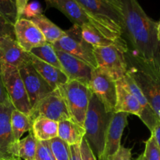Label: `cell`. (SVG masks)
<instances>
[{
    "instance_id": "cell-1",
    "label": "cell",
    "mask_w": 160,
    "mask_h": 160,
    "mask_svg": "<svg viewBox=\"0 0 160 160\" xmlns=\"http://www.w3.org/2000/svg\"><path fill=\"white\" fill-rule=\"evenodd\" d=\"M123 12L122 38L128 49L160 70L158 22L150 18L138 0H120Z\"/></svg>"
},
{
    "instance_id": "cell-2",
    "label": "cell",
    "mask_w": 160,
    "mask_h": 160,
    "mask_svg": "<svg viewBox=\"0 0 160 160\" xmlns=\"http://www.w3.org/2000/svg\"><path fill=\"white\" fill-rule=\"evenodd\" d=\"M127 73L134 80L156 114L160 112V70L129 49L124 52Z\"/></svg>"
},
{
    "instance_id": "cell-3",
    "label": "cell",
    "mask_w": 160,
    "mask_h": 160,
    "mask_svg": "<svg viewBox=\"0 0 160 160\" xmlns=\"http://www.w3.org/2000/svg\"><path fill=\"white\" fill-rule=\"evenodd\" d=\"M113 112H108L102 103L92 93L84 119V139L98 160L104 152L106 132Z\"/></svg>"
},
{
    "instance_id": "cell-4",
    "label": "cell",
    "mask_w": 160,
    "mask_h": 160,
    "mask_svg": "<svg viewBox=\"0 0 160 160\" xmlns=\"http://www.w3.org/2000/svg\"><path fill=\"white\" fill-rule=\"evenodd\" d=\"M86 13L117 38H122L123 12L120 0H76Z\"/></svg>"
},
{
    "instance_id": "cell-5",
    "label": "cell",
    "mask_w": 160,
    "mask_h": 160,
    "mask_svg": "<svg viewBox=\"0 0 160 160\" xmlns=\"http://www.w3.org/2000/svg\"><path fill=\"white\" fill-rule=\"evenodd\" d=\"M128 49L126 42L106 47L93 48L98 68L114 81L121 80L127 74L124 52Z\"/></svg>"
},
{
    "instance_id": "cell-6",
    "label": "cell",
    "mask_w": 160,
    "mask_h": 160,
    "mask_svg": "<svg viewBox=\"0 0 160 160\" xmlns=\"http://www.w3.org/2000/svg\"><path fill=\"white\" fill-rule=\"evenodd\" d=\"M58 88L65 99L71 120L83 127L92 95L91 88L78 81L70 80Z\"/></svg>"
},
{
    "instance_id": "cell-7",
    "label": "cell",
    "mask_w": 160,
    "mask_h": 160,
    "mask_svg": "<svg viewBox=\"0 0 160 160\" xmlns=\"http://www.w3.org/2000/svg\"><path fill=\"white\" fill-rule=\"evenodd\" d=\"M0 73L6 93L14 109L30 117L31 104L18 68L0 62Z\"/></svg>"
},
{
    "instance_id": "cell-8",
    "label": "cell",
    "mask_w": 160,
    "mask_h": 160,
    "mask_svg": "<svg viewBox=\"0 0 160 160\" xmlns=\"http://www.w3.org/2000/svg\"><path fill=\"white\" fill-rule=\"evenodd\" d=\"M52 45L56 50L74 56L92 68H98L93 52V47L82 38L81 28L78 25L73 24L71 28L66 31V34L63 37Z\"/></svg>"
},
{
    "instance_id": "cell-9",
    "label": "cell",
    "mask_w": 160,
    "mask_h": 160,
    "mask_svg": "<svg viewBox=\"0 0 160 160\" xmlns=\"http://www.w3.org/2000/svg\"><path fill=\"white\" fill-rule=\"evenodd\" d=\"M46 9L55 8L63 13L73 24L78 25L80 28L83 26L93 27L98 30L106 37L113 40H118L121 38H117L115 35L103 28L101 25L92 18H91L85 11L83 9L76 0H45Z\"/></svg>"
},
{
    "instance_id": "cell-10",
    "label": "cell",
    "mask_w": 160,
    "mask_h": 160,
    "mask_svg": "<svg viewBox=\"0 0 160 160\" xmlns=\"http://www.w3.org/2000/svg\"><path fill=\"white\" fill-rule=\"evenodd\" d=\"M38 117H45L58 123L71 120L67 103L59 88L53 90L31 109L29 117L31 120L33 121Z\"/></svg>"
},
{
    "instance_id": "cell-11",
    "label": "cell",
    "mask_w": 160,
    "mask_h": 160,
    "mask_svg": "<svg viewBox=\"0 0 160 160\" xmlns=\"http://www.w3.org/2000/svg\"><path fill=\"white\" fill-rule=\"evenodd\" d=\"M18 70L24 84L32 109L39 102L49 95L53 89L34 70L30 61L20 66Z\"/></svg>"
},
{
    "instance_id": "cell-12",
    "label": "cell",
    "mask_w": 160,
    "mask_h": 160,
    "mask_svg": "<svg viewBox=\"0 0 160 160\" xmlns=\"http://www.w3.org/2000/svg\"><path fill=\"white\" fill-rule=\"evenodd\" d=\"M90 88L109 112L115 111L117 98V81L98 68L93 69Z\"/></svg>"
},
{
    "instance_id": "cell-13",
    "label": "cell",
    "mask_w": 160,
    "mask_h": 160,
    "mask_svg": "<svg viewBox=\"0 0 160 160\" xmlns=\"http://www.w3.org/2000/svg\"><path fill=\"white\" fill-rule=\"evenodd\" d=\"M11 103H0V159L8 160L18 156V143L14 139L11 128Z\"/></svg>"
},
{
    "instance_id": "cell-14",
    "label": "cell",
    "mask_w": 160,
    "mask_h": 160,
    "mask_svg": "<svg viewBox=\"0 0 160 160\" xmlns=\"http://www.w3.org/2000/svg\"><path fill=\"white\" fill-rule=\"evenodd\" d=\"M14 33L18 45L26 52L48 43L38 28L31 20L23 17L14 23Z\"/></svg>"
},
{
    "instance_id": "cell-15",
    "label": "cell",
    "mask_w": 160,
    "mask_h": 160,
    "mask_svg": "<svg viewBox=\"0 0 160 160\" xmlns=\"http://www.w3.org/2000/svg\"><path fill=\"white\" fill-rule=\"evenodd\" d=\"M128 115L126 112H113L106 132L104 152L99 160H111L120 149L122 136L128 123Z\"/></svg>"
},
{
    "instance_id": "cell-16",
    "label": "cell",
    "mask_w": 160,
    "mask_h": 160,
    "mask_svg": "<svg viewBox=\"0 0 160 160\" xmlns=\"http://www.w3.org/2000/svg\"><path fill=\"white\" fill-rule=\"evenodd\" d=\"M62 70L70 81H76L90 88L91 78L94 68L78 58L64 52L56 50Z\"/></svg>"
},
{
    "instance_id": "cell-17",
    "label": "cell",
    "mask_w": 160,
    "mask_h": 160,
    "mask_svg": "<svg viewBox=\"0 0 160 160\" xmlns=\"http://www.w3.org/2000/svg\"><path fill=\"white\" fill-rule=\"evenodd\" d=\"M117 81L120 82V84H121L128 92H129L130 93L132 94V95L137 98L138 101L139 102V103H140L141 106H142V109H143V113H142L140 119L142 120V121L143 122L144 124L148 128L150 132H152L154 128H156V126L157 125V123H159L160 120L159 117H158L157 114L155 112V111L153 110L152 108L151 107V106H150L149 103H148V100L146 99L145 95H143V93H142V92L141 91V89L139 88V87L137 85V84L134 82V80H133L128 73H127L121 80H119V81Z\"/></svg>"
},
{
    "instance_id": "cell-18",
    "label": "cell",
    "mask_w": 160,
    "mask_h": 160,
    "mask_svg": "<svg viewBox=\"0 0 160 160\" xmlns=\"http://www.w3.org/2000/svg\"><path fill=\"white\" fill-rule=\"evenodd\" d=\"M29 61V52L23 51L15 37L6 36L0 38V62L19 68Z\"/></svg>"
},
{
    "instance_id": "cell-19",
    "label": "cell",
    "mask_w": 160,
    "mask_h": 160,
    "mask_svg": "<svg viewBox=\"0 0 160 160\" xmlns=\"http://www.w3.org/2000/svg\"><path fill=\"white\" fill-rule=\"evenodd\" d=\"M29 61L34 70L49 84L53 90L61 87L69 81L67 76L62 70L43 62L30 52Z\"/></svg>"
},
{
    "instance_id": "cell-20",
    "label": "cell",
    "mask_w": 160,
    "mask_h": 160,
    "mask_svg": "<svg viewBox=\"0 0 160 160\" xmlns=\"http://www.w3.org/2000/svg\"><path fill=\"white\" fill-rule=\"evenodd\" d=\"M114 112H126L137 116L139 118L143 113V109L137 98L118 81H117V98Z\"/></svg>"
},
{
    "instance_id": "cell-21",
    "label": "cell",
    "mask_w": 160,
    "mask_h": 160,
    "mask_svg": "<svg viewBox=\"0 0 160 160\" xmlns=\"http://www.w3.org/2000/svg\"><path fill=\"white\" fill-rule=\"evenodd\" d=\"M84 135L85 131L84 128L73 120H67L58 123V138L69 145H81Z\"/></svg>"
},
{
    "instance_id": "cell-22",
    "label": "cell",
    "mask_w": 160,
    "mask_h": 160,
    "mask_svg": "<svg viewBox=\"0 0 160 160\" xmlns=\"http://www.w3.org/2000/svg\"><path fill=\"white\" fill-rule=\"evenodd\" d=\"M31 131L38 141H49L58 137V122L38 117L32 121Z\"/></svg>"
},
{
    "instance_id": "cell-23",
    "label": "cell",
    "mask_w": 160,
    "mask_h": 160,
    "mask_svg": "<svg viewBox=\"0 0 160 160\" xmlns=\"http://www.w3.org/2000/svg\"><path fill=\"white\" fill-rule=\"evenodd\" d=\"M31 20L38 28L48 43H55L66 34V31L59 28L44 14H40Z\"/></svg>"
},
{
    "instance_id": "cell-24",
    "label": "cell",
    "mask_w": 160,
    "mask_h": 160,
    "mask_svg": "<svg viewBox=\"0 0 160 160\" xmlns=\"http://www.w3.org/2000/svg\"><path fill=\"white\" fill-rule=\"evenodd\" d=\"M81 34L82 38L87 43L92 45L93 48L97 47H106L109 45H117V44L125 42L123 38L118 40L109 38L103 35L101 32L95 29L93 27L83 26L81 28Z\"/></svg>"
},
{
    "instance_id": "cell-25",
    "label": "cell",
    "mask_w": 160,
    "mask_h": 160,
    "mask_svg": "<svg viewBox=\"0 0 160 160\" xmlns=\"http://www.w3.org/2000/svg\"><path fill=\"white\" fill-rule=\"evenodd\" d=\"M10 123L12 135L17 142H19L24 133L31 131L32 129V120L31 118L15 109H12L11 112Z\"/></svg>"
},
{
    "instance_id": "cell-26",
    "label": "cell",
    "mask_w": 160,
    "mask_h": 160,
    "mask_svg": "<svg viewBox=\"0 0 160 160\" xmlns=\"http://www.w3.org/2000/svg\"><path fill=\"white\" fill-rule=\"evenodd\" d=\"M30 53L34 55L38 59H41L46 63L50 64L56 68L62 70V66L59 60L57 54H56V49L50 43H46L42 46L36 47L33 48Z\"/></svg>"
},
{
    "instance_id": "cell-27",
    "label": "cell",
    "mask_w": 160,
    "mask_h": 160,
    "mask_svg": "<svg viewBox=\"0 0 160 160\" xmlns=\"http://www.w3.org/2000/svg\"><path fill=\"white\" fill-rule=\"evenodd\" d=\"M38 140L33 134L32 131L23 139L19 141L18 156L22 160L35 159Z\"/></svg>"
},
{
    "instance_id": "cell-28",
    "label": "cell",
    "mask_w": 160,
    "mask_h": 160,
    "mask_svg": "<svg viewBox=\"0 0 160 160\" xmlns=\"http://www.w3.org/2000/svg\"><path fill=\"white\" fill-rule=\"evenodd\" d=\"M48 143L56 160H70V148L67 142L56 137L48 141Z\"/></svg>"
},
{
    "instance_id": "cell-29",
    "label": "cell",
    "mask_w": 160,
    "mask_h": 160,
    "mask_svg": "<svg viewBox=\"0 0 160 160\" xmlns=\"http://www.w3.org/2000/svg\"><path fill=\"white\" fill-rule=\"evenodd\" d=\"M0 13L14 24L18 20L16 0H0Z\"/></svg>"
},
{
    "instance_id": "cell-30",
    "label": "cell",
    "mask_w": 160,
    "mask_h": 160,
    "mask_svg": "<svg viewBox=\"0 0 160 160\" xmlns=\"http://www.w3.org/2000/svg\"><path fill=\"white\" fill-rule=\"evenodd\" d=\"M144 156L147 160H160V149L154 134L151 133L149 138L145 142Z\"/></svg>"
},
{
    "instance_id": "cell-31",
    "label": "cell",
    "mask_w": 160,
    "mask_h": 160,
    "mask_svg": "<svg viewBox=\"0 0 160 160\" xmlns=\"http://www.w3.org/2000/svg\"><path fill=\"white\" fill-rule=\"evenodd\" d=\"M34 160H56L48 141H38Z\"/></svg>"
},
{
    "instance_id": "cell-32",
    "label": "cell",
    "mask_w": 160,
    "mask_h": 160,
    "mask_svg": "<svg viewBox=\"0 0 160 160\" xmlns=\"http://www.w3.org/2000/svg\"><path fill=\"white\" fill-rule=\"evenodd\" d=\"M40 14H42V9L41 7L40 3L38 2H32L28 3L26 7L23 9L21 17L31 20Z\"/></svg>"
},
{
    "instance_id": "cell-33",
    "label": "cell",
    "mask_w": 160,
    "mask_h": 160,
    "mask_svg": "<svg viewBox=\"0 0 160 160\" xmlns=\"http://www.w3.org/2000/svg\"><path fill=\"white\" fill-rule=\"evenodd\" d=\"M6 36L15 37L14 33V24L8 21L1 13H0V38Z\"/></svg>"
},
{
    "instance_id": "cell-34",
    "label": "cell",
    "mask_w": 160,
    "mask_h": 160,
    "mask_svg": "<svg viewBox=\"0 0 160 160\" xmlns=\"http://www.w3.org/2000/svg\"><path fill=\"white\" fill-rule=\"evenodd\" d=\"M80 150H81V160H98L84 138L80 145Z\"/></svg>"
},
{
    "instance_id": "cell-35",
    "label": "cell",
    "mask_w": 160,
    "mask_h": 160,
    "mask_svg": "<svg viewBox=\"0 0 160 160\" xmlns=\"http://www.w3.org/2000/svg\"><path fill=\"white\" fill-rule=\"evenodd\" d=\"M111 160H132L131 159V149L121 145L120 149L112 156Z\"/></svg>"
},
{
    "instance_id": "cell-36",
    "label": "cell",
    "mask_w": 160,
    "mask_h": 160,
    "mask_svg": "<svg viewBox=\"0 0 160 160\" xmlns=\"http://www.w3.org/2000/svg\"><path fill=\"white\" fill-rule=\"evenodd\" d=\"M0 103H2V104H9V103H11L7 93H6L4 84H3L1 73H0Z\"/></svg>"
},
{
    "instance_id": "cell-37",
    "label": "cell",
    "mask_w": 160,
    "mask_h": 160,
    "mask_svg": "<svg viewBox=\"0 0 160 160\" xmlns=\"http://www.w3.org/2000/svg\"><path fill=\"white\" fill-rule=\"evenodd\" d=\"M70 160H81L80 145H70Z\"/></svg>"
},
{
    "instance_id": "cell-38",
    "label": "cell",
    "mask_w": 160,
    "mask_h": 160,
    "mask_svg": "<svg viewBox=\"0 0 160 160\" xmlns=\"http://www.w3.org/2000/svg\"><path fill=\"white\" fill-rule=\"evenodd\" d=\"M29 0H16V3H17V16H18V19L22 17L23 14V9L26 7L28 5Z\"/></svg>"
},
{
    "instance_id": "cell-39",
    "label": "cell",
    "mask_w": 160,
    "mask_h": 160,
    "mask_svg": "<svg viewBox=\"0 0 160 160\" xmlns=\"http://www.w3.org/2000/svg\"><path fill=\"white\" fill-rule=\"evenodd\" d=\"M153 134H154L155 138H156V140L157 142L158 145L159 147V149H160V121L159 123H157V125L156 126V128H154L152 132Z\"/></svg>"
},
{
    "instance_id": "cell-40",
    "label": "cell",
    "mask_w": 160,
    "mask_h": 160,
    "mask_svg": "<svg viewBox=\"0 0 160 160\" xmlns=\"http://www.w3.org/2000/svg\"><path fill=\"white\" fill-rule=\"evenodd\" d=\"M157 37L159 41L160 42V20L158 22V27H157Z\"/></svg>"
},
{
    "instance_id": "cell-41",
    "label": "cell",
    "mask_w": 160,
    "mask_h": 160,
    "mask_svg": "<svg viewBox=\"0 0 160 160\" xmlns=\"http://www.w3.org/2000/svg\"><path fill=\"white\" fill-rule=\"evenodd\" d=\"M136 160H147L146 158L145 157V156H144V154H142L141 156H138V158Z\"/></svg>"
},
{
    "instance_id": "cell-42",
    "label": "cell",
    "mask_w": 160,
    "mask_h": 160,
    "mask_svg": "<svg viewBox=\"0 0 160 160\" xmlns=\"http://www.w3.org/2000/svg\"><path fill=\"white\" fill-rule=\"evenodd\" d=\"M8 160H22V159H20V157H14V158H12V159H8Z\"/></svg>"
},
{
    "instance_id": "cell-43",
    "label": "cell",
    "mask_w": 160,
    "mask_h": 160,
    "mask_svg": "<svg viewBox=\"0 0 160 160\" xmlns=\"http://www.w3.org/2000/svg\"><path fill=\"white\" fill-rule=\"evenodd\" d=\"M158 117H159V120H160V112H159V113H158Z\"/></svg>"
},
{
    "instance_id": "cell-44",
    "label": "cell",
    "mask_w": 160,
    "mask_h": 160,
    "mask_svg": "<svg viewBox=\"0 0 160 160\" xmlns=\"http://www.w3.org/2000/svg\"><path fill=\"white\" fill-rule=\"evenodd\" d=\"M0 160H1V159H0Z\"/></svg>"
}]
</instances>
